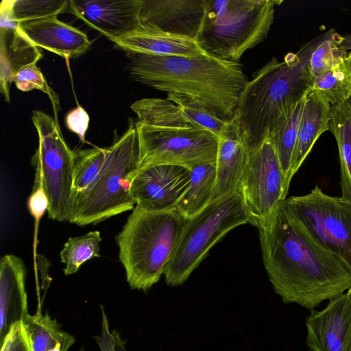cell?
I'll list each match as a JSON object with an SVG mask.
<instances>
[{
	"mask_svg": "<svg viewBox=\"0 0 351 351\" xmlns=\"http://www.w3.org/2000/svg\"><path fill=\"white\" fill-rule=\"evenodd\" d=\"M258 230L265 268L285 303L312 310L351 287V269L304 232L280 203Z\"/></svg>",
	"mask_w": 351,
	"mask_h": 351,
	"instance_id": "obj_1",
	"label": "cell"
},
{
	"mask_svg": "<svg viewBox=\"0 0 351 351\" xmlns=\"http://www.w3.org/2000/svg\"><path fill=\"white\" fill-rule=\"evenodd\" d=\"M125 53L134 80L167 93L185 95L220 119L234 120L239 96L249 82L240 62L208 53L183 57Z\"/></svg>",
	"mask_w": 351,
	"mask_h": 351,
	"instance_id": "obj_2",
	"label": "cell"
},
{
	"mask_svg": "<svg viewBox=\"0 0 351 351\" xmlns=\"http://www.w3.org/2000/svg\"><path fill=\"white\" fill-rule=\"evenodd\" d=\"M328 33L287 53L282 62L272 58L253 73L239 96L233 120L246 135L251 151L278 130L310 93L309 60Z\"/></svg>",
	"mask_w": 351,
	"mask_h": 351,
	"instance_id": "obj_3",
	"label": "cell"
},
{
	"mask_svg": "<svg viewBox=\"0 0 351 351\" xmlns=\"http://www.w3.org/2000/svg\"><path fill=\"white\" fill-rule=\"evenodd\" d=\"M188 219L177 208L149 210L136 205L116 236L131 289L146 291L158 282Z\"/></svg>",
	"mask_w": 351,
	"mask_h": 351,
	"instance_id": "obj_4",
	"label": "cell"
},
{
	"mask_svg": "<svg viewBox=\"0 0 351 351\" xmlns=\"http://www.w3.org/2000/svg\"><path fill=\"white\" fill-rule=\"evenodd\" d=\"M279 0H205L196 40L208 54L239 62L243 54L267 37Z\"/></svg>",
	"mask_w": 351,
	"mask_h": 351,
	"instance_id": "obj_5",
	"label": "cell"
},
{
	"mask_svg": "<svg viewBox=\"0 0 351 351\" xmlns=\"http://www.w3.org/2000/svg\"><path fill=\"white\" fill-rule=\"evenodd\" d=\"M139 144L135 125L107 147L102 169L92 185L71 202L69 222L96 224L133 210L132 180L138 169Z\"/></svg>",
	"mask_w": 351,
	"mask_h": 351,
	"instance_id": "obj_6",
	"label": "cell"
},
{
	"mask_svg": "<svg viewBox=\"0 0 351 351\" xmlns=\"http://www.w3.org/2000/svg\"><path fill=\"white\" fill-rule=\"evenodd\" d=\"M247 223L249 218L237 192L211 201L188 219L164 270L165 282L172 287L182 285L219 240L231 230Z\"/></svg>",
	"mask_w": 351,
	"mask_h": 351,
	"instance_id": "obj_7",
	"label": "cell"
},
{
	"mask_svg": "<svg viewBox=\"0 0 351 351\" xmlns=\"http://www.w3.org/2000/svg\"><path fill=\"white\" fill-rule=\"evenodd\" d=\"M32 119L38 136V146L32 158L34 182L45 190L48 217L69 221L73 195V150L65 142L58 123L48 114L34 110Z\"/></svg>",
	"mask_w": 351,
	"mask_h": 351,
	"instance_id": "obj_8",
	"label": "cell"
},
{
	"mask_svg": "<svg viewBox=\"0 0 351 351\" xmlns=\"http://www.w3.org/2000/svg\"><path fill=\"white\" fill-rule=\"evenodd\" d=\"M280 204L304 232L351 269L350 203L316 185L308 194L291 196Z\"/></svg>",
	"mask_w": 351,
	"mask_h": 351,
	"instance_id": "obj_9",
	"label": "cell"
},
{
	"mask_svg": "<svg viewBox=\"0 0 351 351\" xmlns=\"http://www.w3.org/2000/svg\"><path fill=\"white\" fill-rule=\"evenodd\" d=\"M138 169L169 164L192 169L215 163L218 137L200 128H161L138 121Z\"/></svg>",
	"mask_w": 351,
	"mask_h": 351,
	"instance_id": "obj_10",
	"label": "cell"
},
{
	"mask_svg": "<svg viewBox=\"0 0 351 351\" xmlns=\"http://www.w3.org/2000/svg\"><path fill=\"white\" fill-rule=\"evenodd\" d=\"M289 187L276 150L269 138L250 152L236 192L249 223L258 228L286 199Z\"/></svg>",
	"mask_w": 351,
	"mask_h": 351,
	"instance_id": "obj_11",
	"label": "cell"
},
{
	"mask_svg": "<svg viewBox=\"0 0 351 351\" xmlns=\"http://www.w3.org/2000/svg\"><path fill=\"white\" fill-rule=\"evenodd\" d=\"M191 170L185 167L162 164L138 169L131 184L136 203L149 210L176 208L191 181Z\"/></svg>",
	"mask_w": 351,
	"mask_h": 351,
	"instance_id": "obj_12",
	"label": "cell"
},
{
	"mask_svg": "<svg viewBox=\"0 0 351 351\" xmlns=\"http://www.w3.org/2000/svg\"><path fill=\"white\" fill-rule=\"evenodd\" d=\"M141 0H71L69 12L109 40L140 23Z\"/></svg>",
	"mask_w": 351,
	"mask_h": 351,
	"instance_id": "obj_13",
	"label": "cell"
},
{
	"mask_svg": "<svg viewBox=\"0 0 351 351\" xmlns=\"http://www.w3.org/2000/svg\"><path fill=\"white\" fill-rule=\"evenodd\" d=\"M306 343L312 351H348L351 302L347 293L330 300L322 311L306 318Z\"/></svg>",
	"mask_w": 351,
	"mask_h": 351,
	"instance_id": "obj_14",
	"label": "cell"
},
{
	"mask_svg": "<svg viewBox=\"0 0 351 351\" xmlns=\"http://www.w3.org/2000/svg\"><path fill=\"white\" fill-rule=\"evenodd\" d=\"M204 14L205 0H141L140 21L196 40Z\"/></svg>",
	"mask_w": 351,
	"mask_h": 351,
	"instance_id": "obj_15",
	"label": "cell"
},
{
	"mask_svg": "<svg viewBox=\"0 0 351 351\" xmlns=\"http://www.w3.org/2000/svg\"><path fill=\"white\" fill-rule=\"evenodd\" d=\"M110 40L123 50L132 53L183 57L206 53L196 40L165 32L151 24L140 23L132 31Z\"/></svg>",
	"mask_w": 351,
	"mask_h": 351,
	"instance_id": "obj_16",
	"label": "cell"
},
{
	"mask_svg": "<svg viewBox=\"0 0 351 351\" xmlns=\"http://www.w3.org/2000/svg\"><path fill=\"white\" fill-rule=\"evenodd\" d=\"M218 139L215 186L211 201L223 198L236 192L252 152L246 135L234 121L225 134Z\"/></svg>",
	"mask_w": 351,
	"mask_h": 351,
	"instance_id": "obj_17",
	"label": "cell"
},
{
	"mask_svg": "<svg viewBox=\"0 0 351 351\" xmlns=\"http://www.w3.org/2000/svg\"><path fill=\"white\" fill-rule=\"evenodd\" d=\"M23 260L13 254L1 257L0 265V342L29 314Z\"/></svg>",
	"mask_w": 351,
	"mask_h": 351,
	"instance_id": "obj_18",
	"label": "cell"
},
{
	"mask_svg": "<svg viewBox=\"0 0 351 351\" xmlns=\"http://www.w3.org/2000/svg\"><path fill=\"white\" fill-rule=\"evenodd\" d=\"M19 26L36 46L65 59L84 53L91 45L86 34L56 16L23 22Z\"/></svg>",
	"mask_w": 351,
	"mask_h": 351,
	"instance_id": "obj_19",
	"label": "cell"
},
{
	"mask_svg": "<svg viewBox=\"0 0 351 351\" xmlns=\"http://www.w3.org/2000/svg\"><path fill=\"white\" fill-rule=\"evenodd\" d=\"M19 25L0 28V88L6 101H10V88L14 76L24 67L37 63L43 56Z\"/></svg>",
	"mask_w": 351,
	"mask_h": 351,
	"instance_id": "obj_20",
	"label": "cell"
},
{
	"mask_svg": "<svg viewBox=\"0 0 351 351\" xmlns=\"http://www.w3.org/2000/svg\"><path fill=\"white\" fill-rule=\"evenodd\" d=\"M331 107L316 93L306 96L299 124L298 138L291 160L289 180L298 171L315 143L322 134L329 130Z\"/></svg>",
	"mask_w": 351,
	"mask_h": 351,
	"instance_id": "obj_21",
	"label": "cell"
},
{
	"mask_svg": "<svg viewBox=\"0 0 351 351\" xmlns=\"http://www.w3.org/2000/svg\"><path fill=\"white\" fill-rule=\"evenodd\" d=\"M329 131L338 146L341 197L351 204V99L332 106Z\"/></svg>",
	"mask_w": 351,
	"mask_h": 351,
	"instance_id": "obj_22",
	"label": "cell"
},
{
	"mask_svg": "<svg viewBox=\"0 0 351 351\" xmlns=\"http://www.w3.org/2000/svg\"><path fill=\"white\" fill-rule=\"evenodd\" d=\"M28 334L32 351H68L75 343L74 337L61 329L56 319L38 309L23 322Z\"/></svg>",
	"mask_w": 351,
	"mask_h": 351,
	"instance_id": "obj_23",
	"label": "cell"
},
{
	"mask_svg": "<svg viewBox=\"0 0 351 351\" xmlns=\"http://www.w3.org/2000/svg\"><path fill=\"white\" fill-rule=\"evenodd\" d=\"M189 186L176 208L189 219L204 209L212 200L216 178L215 163L192 169Z\"/></svg>",
	"mask_w": 351,
	"mask_h": 351,
	"instance_id": "obj_24",
	"label": "cell"
},
{
	"mask_svg": "<svg viewBox=\"0 0 351 351\" xmlns=\"http://www.w3.org/2000/svg\"><path fill=\"white\" fill-rule=\"evenodd\" d=\"M138 121L161 128H199L192 123L180 108L167 99L145 98L131 105Z\"/></svg>",
	"mask_w": 351,
	"mask_h": 351,
	"instance_id": "obj_25",
	"label": "cell"
},
{
	"mask_svg": "<svg viewBox=\"0 0 351 351\" xmlns=\"http://www.w3.org/2000/svg\"><path fill=\"white\" fill-rule=\"evenodd\" d=\"M311 91L332 106L351 99V78L345 61L316 76Z\"/></svg>",
	"mask_w": 351,
	"mask_h": 351,
	"instance_id": "obj_26",
	"label": "cell"
},
{
	"mask_svg": "<svg viewBox=\"0 0 351 351\" xmlns=\"http://www.w3.org/2000/svg\"><path fill=\"white\" fill-rule=\"evenodd\" d=\"M107 147L73 150V195L86 191L99 176L106 157Z\"/></svg>",
	"mask_w": 351,
	"mask_h": 351,
	"instance_id": "obj_27",
	"label": "cell"
},
{
	"mask_svg": "<svg viewBox=\"0 0 351 351\" xmlns=\"http://www.w3.org/2000/svg\"><path fill=\"white\" fill-rule=\"evenodd\" d=\"M100 232L90 231L84 235L70 237L60 253V261L65 264L64 273H76L85 262L99 256Z\"/></svg>",
	"mask_w": 351,
	"mask_h": 351,
	"instance_id": "obj_28",
	"label": "cell"
},
{
	"mask_svg": "<svg viewBox=\"0 0 351 351\" xmlns=\"http://www.w3.org/2000/svg\"><path fill=\"white\" fill-rule=\"evenodd\" d=\"M304 100L296 106L282 126L268 138L276 150L289 188L291 164L298 138Z\"/></svg>",
	"mask_w": 351,
	"mask_h": 351,
	"instance_id": "obj_29",
	"label": "cell"
},
{
	"mask_svg": "<svg viewBox=\"0 0 351 351\" xmlns=\"http://www.w3.org/2000/svg\"><path fill=\"white\" fill-rule=\"evenodd\" d=\"M167 99L176 104L192 123L213 133L218 138L225 134L231 123L217 117L203 106L185 95L167 93Z\"/></svg>",
	"mask_w": 351,
	"mask_h": 351,
	"instance_id": "obj_30",
	"label": "cell"
},
{
	"mask_svg": "<svg viewBox=\"0 0 351 351\" xmlns=\"http://www.w3.org/2000/svg\"><path fill=\"white\" fill-rule=\"evenodd\" d=\"M69 10V1L66 0H13L14 19L19 23L58 16Z\"/></svg>",
	"mask_w": 351,
	"mask_h": 351,
	"instance_id": "obj_31",
	"label": "cell"
},
{
	"mask_svg": "<svg viewBox=\"0 0 351 351\" xmlns=\"http://www.w3.org/2000/svg\"><path fill=\"white\" fill-rule=\"evenodd\" d=\"M335 29L329 30L328 36L313 51L309 60V69L313 79L345 61L348 53L339 47L334 35Z\"/></svg>",
	"mask_w": 351,
	"mask_h": 351,
	"instance_id": "obj_32",
	"label": "cell"
},
{
	"mask_svg": "<svg viewBox=\"0 0 351 351\" xmlns=\"http://www.w3.org/2000/svg\"><path fill=\"white\" fill-rule=\"evenodd\" d=\"M37 63L31 64L22 69L14 77L16 88L22 91L36 89L45 93L49 98L55 119L58 122V113L60 110L59 97L48 84L45 76L36 66Z\"/></svg>",
	"mask_w": 351,
	"mask_h": 351,
	"instance_id": "obj_33",
	"label": "cell"
},
{
	"mask_svg": "<svg viewBox=\"0 0 351 351\" xmlns=\"http://www.w3.org/2000/svg\"><path fill=\"white\" fill-rule=\"evenodd\" d=\"M1 346V351H32L29 338L23 322L12 328Z\"/></svg>",
	"mask_w": 351,
	"mask_h": 351,
	"instance_id": "obj_34",
	"label": "cell"
},
{
	"mask_svg": "<svg viewBox=\"0 0 351 351\" xmlns=\"http://www.w3.org/2000/svg\"><path fill=\"white\" fill-rule=\"evenodd\" d=\"M101 311V331L99 336L95 337L99 348L101 351H122L119 334L114 330H110L108 320L102 306Z\"/></svg>",
	"mask_w": 351,
	"mask_h": 351,
	"instance_id": "obj_35",
	"label": "cell"
},
{
	"mask_svg": "<svg viewBox=\"0 0 351 351\" xmlns=\"http://www.w3.org/2000/svg\"><path fill=\"white\" fill-rule=\"evenodd\" d=\"M89 121L88 114L80 106L69 112L65 118V123L68 129L77 134L83 142L85 141Z\"/></svg>",
	"mask_w": 351,
	"mask_h": 351,
	"instance_id": "obj_36",
	"label": "cell"
},
{
	"mask_svg": "<svg viewBox=\"0 0 351 351\" xmlns=\"http://www.w3.org/2000/svg\"><path fill=\"white\" fill-rule=\"evenodd\" d=\"M27 208L36 221L48 210L49 199L40 184L34 182L32 192L27 199Z\"/></svg>",
	"mask_w": 351,
	"mask_h": 351,
	"instance_id": "obj_37",
	"label": "cell"
},
{
	"mask_svg": "<svg viewBox=\"0 0 351 351\" xmlns=\"http://www.w3.org/2000/svg\"><path fill=\"white\" fill-rule=\"evenodd\" d=\"M36 266L39 271L41 288L43 290L46 291L51 281V278L49 274V268L50 263L48 260L40 254L36 256Z\"/></svg>",
	"mask_w": 351,
	"mask_h": 351,
	"instance_id": "obj_38",
	"label": "cell"
},
{
	"mask_svg": "<svg viewBox=\"0 0 351 351\" xmlns=\"http://www.w3.org/2000/svg\"><path fill=\"white\" fill-rule=\"evenodd\" d=\"M334 38L341 49L345 51L351 50V34L341 36L335 32Z\"/></svg>",
	"mask_w": 351,
	"mask_h": 351,
	"instance_id": "obj_39",
	"label": "cell"
},
{
	"mask_svg": "<svg viewBox=\"0 0 351 351\" xmlns=\"http://www.w3.org/2000/svg\"><path fill=\"white\" fill-rule=\"evenodd\" d=\"M345 63L351 78V51L348 53L347 57L345 60Z\"/></svg>",
	"mask_w": 351,
	"mask_h": 351,
	"instance_id": "obj_40",
	"label": "cell"
},
{
	"mask_svg": "<svg viewBox=\"0 0 351 351\" xmlns=\"http://www.w3.org/2000/svg\"><path fill=\"white\" fill-rule=\"evenodd\" d=\"M346 293H347L348 298L350 299V301L351 302V287L348 290V291ZM348 351H351V326H350V328L349 343H348Z\"/></svg>",
	"mask_w": 351,
	"mask_h": 351,
	"instance_id": "obj_41",
	"label": "cell"
}]
</instances>
